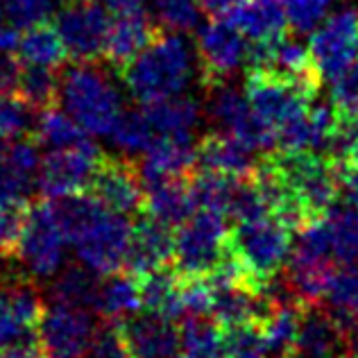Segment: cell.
Masks as SVG:
<instances>
[{
	"label": "cell",
	"instance_id": "6da1fadb",
	"mask_svg": "<svg viewBox=\"0 0 358 358\" xmlns=\"http://www.w3.org/2000/svg\"><path fill=\"white\" fill-rule=\"evenodd\" d=\"M55 215L80 261L98 275H114L127 261L131 224L122 213L107 209L96 195H66L52 202Z\"/></svg>",
	"mask_w": 358,
	"mask_h": 358
},
{
	"label": "cell",
	"instance_id": "7a4b0ae2",
	"mask_svg": "<svg viewBox=\"0 0 358 358\" xmlns=\"http://www.w3.org/2000/svg\"><path fill=\"white\" fill-rule=\"evenodd\" d=\"M193 73L191 45L182 32L159 30L155 41L118 73V78L141 105L182 96Z\"/></svg>",
	"mask_w": 358,
	"mask_h": 358
},
{
	"label": "cell",
	"instance_id": "3957f363",
	"mask_svg": "<svg viewBox=\"0 0 358 358\" xmlns=\"http://www.w3.org/2000/svg\"><path fill=\"white\" fill-rule=\"evenodd\" d=\"M100 62H73L62 73L59 102L87 134L109 136L122 114L120 96L100 71Z\"/></svg>",
	"mask_w": 358,
	"mask_h": 358
},
{
	"label": "cell",
	"instance_id": "277c9868",
	"mask_svg": "<svg viewBox=\"0 0 358 358\" xmlns=\"http://www.w3.org/2000/svg\"><path fill=\"white\" fill-rule=\"evenodd\" d=\"M268 157L301 204L308 224L322 220L331 213L336 202L341 200L338 162H334L329 155L313 152V150L288 152V150L277 148L268 152Z\"/></svg>",
	"mask_w": 358,
	"mask_h": 358
},
{
	"label": "cell",
	"instance_id": "5b68a950",
	"mask_svg": "<svg viewBox=\"0 0 358 358\" xmlns=\"http://www.w3.org/2000/svg\"><path fill=\"white\" fill-rule=\"evenodd\" d=\"M229 252L248 270L254 286L266 290L293 254V229L272 215L236 222L229 234Z\"/></svg>",
	"mask_w": 358,
	"mask_h": 358
},
{
	"label": "cell",
	"instance_id": "8992f818",
	"mask_svg": "<svg viewBox=\"0 0 358 358\" xmlns=\"http://www.w3.org/2000/svg\"><path fill=\"white\" fill-rule=\"evenodd\" d=\"M229 229L224 213L200 209L175 234V270L179 275H209L229 254Z\"/></svg>",
	"mask_w": 358,
	"mask_h": 358
},
{
	"label": "cell",
	"instance_id": "52a82bcc",
	"mask_svg": "<svg viewBox=\"0 0 358 358\" xmlns=\"http://www.w3.org/2000/svg\"><path fill=\"white\" fill-rule=\"evenodd\" d=\"M245 98L257 116L266 120L277 134L279 129L306 114L317 93L268 69H248Z\"/></svg>",
	"mask_w": 358,
	"mask_h": 358
},
{
	"label": "cell",
	"instance_id": "ba28073f",
	"mask_svg": "<svg viewBox=\"0 0 358 358\" xmlns=\"http://www.w3.org/2000/svg\"><path fill=\"white\" fill-rule=\"evenodd\" d=\"M66 236L55 215L52 202H36L27 209L21 238L16 245V259L27 275L48 279L55 277L64 263Z\"/></svg>",
	"mask_w": 358,
	"mask_h": 358
},
{
	"label": "cell",
	"instance_id": "9c48e42d",
	"mask_svg": "<svg viewBox=\"0 0 358 358\" xmlns=\"http://www.w3.org/2000/svg\"><path fill=\"white\" fill-rule=\"evenodd\" d=\"M195 48L202 87L206 91L227 84L250 52L248 43H245V34L224 16H211L200 27Z\"/></svg>",
	"mask_w": 358,
	"mask_h": 358
},
{
	"label": "cell",
	"instance_id": "30bf717a",
	"mask_svg": "<svg viewBox=\"0 0 358 358\" xmlns=\"http://www.w3.org/2000/svg\"><path fill=\"white\" fill-rule=\"evenodd\" d=\"M55 25L71 55V62H102L111 16L98 0H64Z\"/></svg>",
	"mask_w": 358,
	"mask_h": 358
},
{
	"label": "cell",
	"instance_id": "8fae6325",
	"mask_svg": "<svg viewBox=\"0 0 358 358\" xmlns=\"http://www.w3.org/2000/svg\"><path fill=\"white\" fill-rule=\"evenodd\" d=\"M43 304L23 272H0V347L25 345L39 329Z\"/></svg>",
	"mask_w": 358,
	"mask_h": 358
},
{
	"label": "cell",
	"instance_id": "7c38bea8",
	"mask_svg": "<svg viewBox=\"0 0 358 358\" xmlns=\"http://www.w3.org/2000/svg\"><path fill=\"white\" fill-rule=\"evenodd\" d=\"M105 155L93 141H84L73 148H57L41 159L36 184L43 197L57 200V197L75 195L91 186L100 162Z\"/></svg>",
	"mask_w": 358,
	"mask_h": 358
},
{
	"label": "cell",
	"instance_id": "4fadbf2b",
	"mask_svg": "<svg viewBox=\"0 0 358 358\" xmlns=\"http://www.w3.org/2000/svg\"><path fill=\"white\" fill-rule=\"evenodd\" d=\"M96 336L89 308L66 306L59 301L43 310L36 329V341L50 358H87Z\"/></svg>",
	"mask_w": 358,
	"mask_h": 358
},
{
	"label": "cell",
	"instance_id": "5bb4252c",
	"mask_svg": "<svg viewBox=\"0 0 358 358\" xmlns=\"http://www.w3.org/2000/svg\"><path fill=\"white\" fill-rule=\"evenodd\" d=\"M322 80H338L358 62V9H343L317 27L308 43Z\"/></svg>",
	"mask_w": 358,
	"mask_h": 358
},
{
	"label": "cell",
	"instance_id": "9a60e30c",
	"mask_svg": "<svg viewBox=\"0 0 358 358\" xmlns=\"http://www.w3.org/2000/svg\"><path fill=\"white\" fill-rule=\"evenodd\" d=\"M209 114L227 134L238 138L252 152L277 148L275 129L257 116V111L250 107L248 98L241 96L236 89L227 87V84L211 89Z\"/></svg>",
	"mask_w": 358,
	"mask_h": 358
},
{
	"label": "cell",
	"instance_id": "2e32d148",
	"mask_svg": "<svg viewBox=\"0 0 358 358\" xmlns=\"http://www.w3.org/2000/svg\"><path fill=\"white\" fill-rule=\"evenodd\" d=\"M141 171L129 159L105 157L93 175L91 191L107 209L116 213H138L145 204V188Z\"/></svg>",
	"mask_w": 358,
	"mask_h": 358
},
{
	"label": "cell",
	"instance_id": "e0dca14e",
	"mask_svg": "<svg viewBox=\"0 0 358 358\" xmlns=\"http://www.w3.org/2000/svg\"><path fill=\"white\" fill-rule=\"evenodd\" d=\"M159 30H162V25L152 21V18L143 12V7L118 12L116 18H111V27L107 34L102 59H105L109 69L120 73L127 64L134 62L138 55L155 41Z\"/></svg>",
	"mask_w": 358,
	"mask_h": 358
},
{
	"label": "cell",
	"instance_id": "ac0fdd59",
	"mask_svg": "<svg viewBox=\"0 0 358 358\" xmlns=\"http://www.w3.org/2000/svg\"><path fill=\"white\" fill-rule=\"evenodd\" d=\"M134 358H175L182 347V334L173 320L155 313L131 315L114 324Z\"/></svg>",
	"mask_w": 358,
	"mask_h": 358
},
{
	"label": "cell",
	"instance_id": "d6986e66",
	"mask_svg": "<svg viewBox=\"0 0 358 358\" xmlns=\"http://www.w3.org/2000/svg\"><path fill=\"white\" fill-rule=\"evenodd\" d=\"M175 257V234L168 222L148 215L131 227L125 268L136 279L166 268Z\"/></svg>",
	"mask_w": 358,
	"mask_h": 358
},
{
	"label": "cell",
	"instance_id": "ffe728a7",
	"mask_svg": "<svg viewBox=\"0 0 358 358\" xmlns=\"http://www.w3.org/2000/svg\"><path fill=\"white\" fill-rule=\"evenodd\" d=\"M350 352V329L331 308L306 306L301 317L295 358H320Z\"/></svg>",
	"mask_w": 358,
	"mask_h": 358
},
{
	"label": "cell",
	"instance_id": "44dd1931",
	"mask_svg": "<svg viewBox=\"0 0 358 358\" xmlns=\"http://www.w3.org/2000/svg\"><path fill=\"white\" fill-rule=\"evenodd\" d=\"M197 166V150L188 138L159 136L143 152L138 171L145 184L164 182V179L191 177Z\"/></svg>",
	"mask_w": 358,
	"mask_h": 358
},
{
	"label": "cell",
	"instance_id": "7402d4cb",
	"mask_svg": "<svg viewBox=\"0 0 358 358\" xmlns=\"http://www.w3.org/2000/svg\"><path fill=\"white\" fill-rule=\"evenodd\" d=\"M220 16L236 25L248 39H252V43L284 36L290 27L284 5L270 3V0H238Z\"/></svg>",
	"mask_w": 358,
	"mask_h": 358
},
{
	"label": "cell",
	"instance_id": "603a6c76",
	"mask_svg": "<svg viewBox=\"0 0 358 358\" xmlns=\"http://www.w3.org/2000/svg\"><path fill=\"white\" fill-rule=\"evenodd\" d=\"M195 150L200 171L220 173L227 177H248L257 166L252 162V150L227 131L206 134Z\"/></svg>",
	"mask_w": 358,
	"mask_h": 358
},
{
	"label": "cell",
	"instance_id": "cb8c5ba5",
	"mask_svg": "<svg viewBox=\"0 0 358 358\" xmlns=\"http://www.w3.org/2000/svg\"><path fill=\"white\" fill-rule=\"evenodd\" d=\"M143 209L152 218L168 222L171 227H179L195 213V204L188 188V177L164 179V182L148 184Z\"/></svg>",
	"mask_w": 358,
	"mask_h": 358
},
{
	"label": "cell",
	"instance_id": "d4e9b609",
	"mask_svg": "<svg viewBox=\"0 0 358 358\" xmlns=\"http://www.w3.org/2000/svg\"><path fill=\"white\" fill-rule=\"evenodd\" d=\"M16 55L21 57L23 64L45 66V69H57V71H62L71 62L69 48H66L57 25L48 21L25 27L21 32Z\"/></svg>",
	"mask_w": 358,
	"mask_h": 358
},
{
	"label": "cell",
	"instance_id": "484cf974",
	"mask_svg": "<svg viewBox=\"0 0 358 358\" xmlns=\"http://www.w3.org/2000/svg\"><path fill=\"white\" fill-rule=\"evenodd\" d=\"M143 111L152 125L157 138L171 136V138H188L193 141V131L200 122V107L193 98H166L157 102L143 105Z\"/></svg>",
	"mask_w": 358,
	"mask_h": 358
},
{
	"label": "cell",
	"instance_id": "4316f807",
	"mask_svg": "<svg viewBox=\"0 0 358 358\" xmlns=\"http://www.w3.org/2000/svg\"><path fill=\"white\" fill-rule=\"evenodd\" d=\"M138 286L148 313L173 320V322L186 313L182 301V277H179L177 270H155L150 275L141 277Z\"/></svg>",
	"mask_w": 358,
	"mask_h": 358
},
{
	"label": "cell",
	"instance_id": "83f0119b",
	"mask_svg": "<svg viewBox=\"0 0 358 358\" xmlns=\"http://www.w3.org/2000/svg\"><path fill=\"white\" fill-rule=\"evenodd\" d=\"M141 306H143V297H141V286L134 275H129V272L116 275L114 272L105 284L100 281L96 310L109 322L116 324L120 320L136 315Z\"/></svg>",
	"mask_w": 358,
	"mask_h": 358
},
{
	"label": "cell",
	"instance_id": "f1b7e54d",
	"mask_svg": "<svg viewBox=\"0 0 358 358\" xmlns=\"http://www.w3.org/2000/svg\"><path fill=\"white\" fill-rule=\"evenodd\" d=\"M334 261L345 268H358V209L345 204L334 206L327 215Z\"/></svg>",
	"mask_w": 358,
	"mask_h": 358
},
{
	"label": "cell",
	"instance_id": "f546056e",
	"mask_svg": "<svg viewBox=\"0 0 358 358\" xmlns=\"http://www.w3.org/2000/svg\"><path fill=\"white\" fill-rule=\"evenodd\" d=\"M182 347L193 358H222L224 354V327L209 315H191L184 320Z\"/></svg>",
	"mask_w": 358,
	"mask_h": 358
},
{
	"label": "cell",
	"instance_id": "4dcf8cb0",
	"mask_svg": "<svg viewBox=\"0 0 358 358\" xmlns=\"http://www.w3.org/2000/svg\"><path fill=\"white\" fill-rule=\"evenodd\" d=\"M96 275L98 272H93L84 263L82 266L66 268L52 284V299L66 306L96 308V299L100 290V281Z\"/></svg>",
	"mask_w": 358,
	"mask_h": 358
},
{
	"label": "cell",
	"instance_id": "1f68e13d",
	"mask_svg": "<svg viewBox=\"0 0 358 358\" xmlns=\"http://www.w3.org/2000/svg\"><path fill=\"white\" fill-rule=\"evenodd\" d=\"M59 84L62 75L57 69H45V66L23 64L21 82H18V96L36 111L50 109L59 105Z\"/></svg>",
	"mask_w": 358,
	"mask_h": 358
},
{
	"label": "cell",
	"instance_id": "d6a6232c",
	"mask_svg": "<svg viewBox=\"0 0 358 358\" xmlns=\"http://www.w3.org/2000/svg\"><path fill=\"white\" fill-rule=\"evenodd\" d=\"M236 179L238 177H227V175L209 173V171L193 173L188 177V188H191L195 211L209 209V211H218L227 215Z\"/></svg>",
	"mask_w": 358,
	"mask_h": 358
},
{
	"label": "cell",
	"instance_id": "836d02e7",
	"mask_svg": "<svg viewBox=\"0 0 358 358\" xmlns=\"http://www.w3.org/2000/svg\"><path fill=\"white\" fill-rule=\"evenodd\" d=\"M34 136L39 143L57 150V148H73L84 143L87 141V131L82 129V125L71 114L59 111L57 107H50L39 111Z\"/></svg>",
	"mask_w": 358,
	"mask_h": 358
},
{
	"label": "cell",
	"instance_id": "e575fe53",
	"mask_svg": "<svg viewBox=\"0 0 358 358\" xmlns=\"http://www.w3.org/2000/svg\"><path fill=\"white\" fill-rule=\"evenodd\" d=\"M109 136L114 141V145L120 148L122 152L136 155V152H145L155 143L157 134L152 125H150L145 111L141 109V111H122Z\"/></svg>",
	"mask_w": 358,
	"mask_h": 358
},
{
	"label": "cell",
	"instance_id": "d590c367",
	"mask_svg": "<svg viewBox=\"0 0 358 358\" xmlns=\"http://www.w3.org/2000/svg\"><path fill=\"white\" fill-rule=\"evenodd\" d=\"M34 107L18 96V93H0V136L23 138L36 129Z\"/></svg>",
	"mask_w": 358,
	"mask_h": 358
},
{
	"label": "cell",
	"instance_id": "8d00e7d4",
	"mask_svg": "<svg viewBox=\"0 0 358 358\" xmlns=\"http://www.w3.org/2000/svg\"><path fill=\"white\" fill-rule=\"evenodd\" d=\"M327 301L331 310L352 329L358 324V270H341L329 288Z\"/></svg>",
	"mask_w": 358,
	"mask_h": 358
},
{
	"label": "cell",
	"instance_id": "74e56055",
	"mask_svg": "<svg viewBox=\"0 0 358 358\" xmlns=\"http://www.w3.org/2000/svg\"><path fill=\"white\" fill-rule=\"evenodd\" d=\"M222 358H270L261 324H238L224 329Z\"/></svg>",
	"mask_w": 358,
	"mask_h": 358
},
{
	"label": "cell",
	"instance_id": "f35d334b",
	"mask_svg": "<svg viewBox=\"0 0 358 358\" xmlns=\"http://www.w3.org/2000/svg\"><path fill=\"white\" fill-rule=\"evenodd\" d=\"M157 23L171 32H191L197 27L200 5L197 0H155Z\"/></svg>",
	"mask_w": 358,
	"mask_h": 358
},
{
	"label": "cell",
	"instance_id": "ab89813d",
	"mask_svg": "<svg viewBox=\"0 0 358 358\" xmlns=\"http://www.w3.org/2000/svg\"><path fill=\"white\" fill-rule=\"evenodd\" d=\"M27 209V202H0V257L16 254Z\"/></svg>",
	"mask_w": 358,
	"mask_h": 358
},
{
	"label": "cell",
	"instance_id": "60d3db41",
	"mask_svg": "<svg viewBox=\"0 0 358 358\" xmlns=\"http://www.w3.org/2000/svg\"><path fill=\"white\" fill-rule=\"evenodd\" d=\"M0 3H3L7 16L18 27L48 21V16L55 9V0H0Z\"/></svg>",
	"mask_w": 358,
	"mask_h": 358
},
{
	"label": "cell",
	"instance_id": "b9f144b4",
	"mask_svg": "<svg viewBox=\"0 0 358 358\" xmlns=\"http://www.w3.org/2000/svg\"><path fill=\"white\" fill-rule=\"evenodd\" d=\"M331 0H290L286 5V14L290 27H295L297 32H308L322 21Z\"/></svg>",
	"mask_w": 358,
	"mask_h": 358
},
{
	"label": "cell",
	"instance_id": "7bdbcfd3",
	"mask_svg": "<svg viewBox=\"0 0 358 358\" xmlns=\"http://www.w3.org/2000/svg\"><path fill=\"white\" fill-rule=\"evenodd\" d=\"M30 191L32 177L18 173L7 159H3L0 162V202H25Z\"/></svg>",
	"mask_w": 358,
	"mask_h": 358
},
{
	"label": "cell",
	"instance_id": "ee69618b",
	"mask_svg": "<svg viewBox=\"0 0 358 358\" xmlns=\"http://www.w3.org/2000/svg\"><path fill=\"white\" fill-rule=\"evenodd\" d=\"M87 358H134V356L129 354L125 343H122L118 329L107 327V329H102V331H98Z\"/></svg>",
	"mask_w": 358,
	"mask_h": 358
},
{
	"label": "cell",
	"instance_id": "f6af8a7d",
	"mask_svg": "<svg viewBox=\"0 0 358 358\" xmlns=\"http://www.w3.org/2000/svg\"><path fill=\"white\" fill-rule=\"evenodd\" d=\"M23 62L16 52H0V93H16Z\"/></svg>",
	"mask_w": 358,
	"mask_h": 358
},
{
	"label": "cell",
	"instance_id": "bcb514c9",
	"mask_svg": "<svg viewBox=\"0 0 358 358\" xmlns=\"http://www.w3.org/2000/svg\"><path fill=\"white\" fill-rule=\"evenodd\" d=\"M338 173H341V197L345 204L358 209V166L338 164Z\"/></svg>",
	"mask_w": 358,
	"mask_h": 358
},
{
	"label": "cell",
	"instance_id": "7dc6e473",
	"mask_svg": "<svg viewBox=\"0 0 358 358\" xmlns=\"http://www.w3.org/2000/svg\"><path fill=\"white\" fill-rule=\"evenodd\" d=\"M0 358H50L41 347H34L30 343L14 345V347H0Z\"/></svg>",
	"mask_w": 358,
	"mask_h": 358
},
{
	"label": "cell",
	"instance_id": "c3c4849f",
	"mask_svg": "<svg viewBox=\"0 0 358 358\" xmlns=\"http://www.w3.org/2000/svg\"><path fill=\"white\" fill-rule=\"evenodd\" d=\"M18 41H21V32L16 30V25L0 23V52H16Z\"/></svg>",
	"mask_w": 358,
	"mask_h": 358
},
{
	"label": "cell",
	"instance_id": "681fc988",
	"mask_svg": "<svg viewBox=\"0 0 358 358\" xmlns=\"http://www.w3.org/2000/svg\"><path fill=\"white\" fill-rule=\"evenodd\" d=\"M236 3H238V0H197L200 9L204 14H209V16H220Z\"/></svg>",
	"mask_w": 358,
	"mask_h": 358
},
{
	"label": "cell",
	"instance_id": "f907efd6",
	"mask_svg": "<svg viewBox=\"0 0 358 358\" xmlns=\"http://www.w3.org/2000/svg\"><path fill=\"white\" fill-rule=\"evenodd\" d=\"M7 143H5V138L3 136H0V162H3V159H5V155H7Z\"/></svg>",
	"mask_w": 358,
	"mask_h": 358
},
{
	"label": "cell",
	"instance_id": "816d5d0a",
	"mask_svg": "<svg viewBox=\"0 0 358 358\" xmlns=\"http://www.w3.org/2000/svg\"><path fill=\"white\" fill-rule=\"evenodd\" d=\"M320 358H352V354L345 352V354H331V356H320Z\"/></svg>",
	"mask_w": 358,
	"mask_h": 358
},
{
	"label": "cell",
	"instance_id": "f5cc1de1",
	"mask_svg": "<svg viewBox=\"0 0 358 358\" xmlns=\"http://www.w3.org/2000/svg\"><path fill=\"white\" fill-rule=\"evenodd\" d=\"M270 3H279V5H284V7H286V5L290 3V0H270Z\"/></svg>",
	"mask_w": 358,
	"mask_h": 358
},
{
	"label": "cell",
	"instance_id": "db71d44e",
	"mask_svg": "<svg viewBox=\"0 0 358 358\" xmlns=\"http://www.w3.org/2000/svg\"><path fill=\"white\" fill-rule=\"evenodd\" d=\"M175 358H193V356H191V354H186V352H184V354H177Z\"/></svg>",
	"mask_w": 358,
	"mask_h": 358
},
{
	"label": "cell",
	"instance_id": "11a10c76",
	"mask_svg": "<svg viewBox=\"0 0 358 358\" xmlns=\"http://www.w3.org/2000/svg\"><path fill=\"white\" fill-rule=\"evenodd\" d=\"M134 3H136V5H141V0H134Z\"/></svg>",
	"mask_w": 358,
	"mask_h": 358
}]
</instances>
